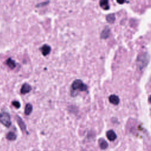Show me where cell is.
Here are the masks:
<instances>
[{
    "instance_id": "2e32d148",
    "label": "cell",
    "mask_w": 151,
    "mask_h": 151,
    "mask_svg": "<svg viewBox=\"0 0 151 151\" xmlns=\"http://www.w3.org/2000/svg\"><path fill=\"white\" fill-rule=\"evenodd\" d=\"M12 104L17 109H19L21 107L20 103L18 102V101H13V102H12Z\"/></svg>"
},
{
    "instance_id": "52a82bcc",
    "label": "cell",
    "mask_w": 151,
    "mask_h": 151,
    "mask_svg": "<svg viewBox=\"0 0 151 151\" xmlns=\"http://www.w3.org/2000/svg\"><path fill=\"white\" fill-rule=\"evenodd\" d=\"M51 51V47H50L49 45L44 44V46H42L41 48V52L44 56H47L48 54H50Z\"/></svg>"
},
{
    "instance_id": "9c48e42d",
    "label": "cell",
    "mask_w": 151,
    "mask_h": 151,
    "mask_svg": "<svg viewBox=\"0 0 151 151\" xmlns=\"http://www.w3.org/2000/svg\"><path fill=\"white\" fill-rule=\"evenodd\" d=\"M106 136L107 139L110 141H114L117 138L116 134L115 132L112 131V130H110V131H108L107 132Z\"/></svg>"
},
{
    "instance_id": "ac0fdd59",
    "label": "cell",
    "mask_w": 151,
    "mask_h": 151,
    "mask_svg": "<svg viewBox=\"0 0 151 151\" xmlns=\"http://www.w3.org/2000/svg\"><path fill=\"white\" fill-rule=\"evenodd\" d=\"M117 2L119 4H123L126 2V0H116Z\"/></svg>"
},
{
    "instance_id": "4fadbf2b",
    "label": "cell",
    "mask_w": 151,
    "mask_h": 151,
    "mask_svg": "<svg viewBox=\"0 0 151 151\" xmlns=\"http://www.w3.org/2000/svg\"><path fill=\"white\" fill-rule=\"evenodd\" d=\"M32 110H33V106L30 103H28L26 104L25 107L24 113L25 115H29L31 113Z\"/></svg>"
},
{
    "instance_id": "277c9868",
    "label": "cell",
    "mask_w": 151,
    "mask_h": 151,
    "mask_svg": "<svg viewBox=\"0 0 151 151\" xmlns=\"http://www.w3.org/2000/svg\"><path fill=\"white\" fill-rule=\"evenodd\" d=\"M110 34V29L108 27H106L100 34V38L102 39H106L109 38Z\"/></svg>"
},
{
    "instance_id": "5bb4252c",
    "label": "cell",
    "mask_w": 151,
    "mask_h": 151,
    "mask_svg": "<svg viewBox=\"0 0 151 151\" xmlns=\"http://www.w3.org/2000/svg\"><path fill=\"white\" fill-rule=\"evenodd\" d=\"M6 64L11 69H14L16 67V64L14 60L11 59H8L6 62Z\"/></svg>"
},
{
    "instance_id": "3957f363",
    "label": "cell",
    "mask_w": 151,
    "mask_h": 151,
    "mask_svg": "<svg viewBox=\"0 0 151 151\" xmlns=\"http://www.w3.org/2000/svg\"><path fill=\"white\" fill-rule=\"evenodd\" d=\"M0 123L7 128H9L11 125L10 115L5 112L0 113Z\"/></svg>"
},
{
    "instance_id": "ba28073f",
    "label": "cell",
    "mask_w": 151,
    "mask_h": 151,
    "mask_svg": "<svg viewBox=\"0 0 151 151\" xmlns=\"http://www.w3.org/2000/svg\"><path fill=\"white\" fill-rule=\"evenodd\" d=\"M109 102L111 103L112 104H114V105H118L120 102L119 98L118 96L115 95V94H112V95L109 96Z\"/></svg>"
},
{
    "instance_id": "6da1fadb",
    "label": "cell",
    "mask_w": 151,
    "mask_h": 151,
    "mask_svg": "<svg viewBox=\"0 0 151 151\" xmlns=\"http://www.w3.org/2000/svg\"><path fill=\"white\" fill-rule=\"evenodd\" d=\"M87 90V86L81 80H76L72 83L71 86V95L75 96L77 94V91H85Z\"/></svg>"
},
{
    "instance_id": "7a4b0ae2",
    "label": "cell",
    "mask_w": 151,
    "mask_h": 151,
    "mask_svg": "<svg viewBox=\"0 0 151 151\" xmlns=\"http://www.w3.org/2000/svg\"><path fill=\"white\" fill-rule=\"evenodd\" d=\"M149 61V57L147 53H143L139 54L137 58L136 64L137 66L140 70H142L147 67Z\"/></svg>"
},
{
    "instance_id": "e0dca14e",
    "label": "cell",
    "mask_w": 151,
    "mask_h": 151,
    "mask_svg": "<svg viewBox=\"0 0 151 151\" xmlns=\"http://www.w3.org/2000/svg\"><path fill=\"white\" fill-rule=\"evenodd\" d=\"M48 4H49V1H46V2H41V3H40V4H37L36 5V7H38V8H40V7H43V6H45V5H47Z\"/></svg>"
},
{
    "instance_id": "d6986e66",
    "label": "cell",
    "mask_w": 151,
    "mask_h": 151,
    "mask_svg": "<svg viewBox=\"0 0 151 151\" xmlns=\"http://www.w3.org/2000/svg\"><path fill=\"white\" fill-rule=\"evenodd\" d=\"M148 100H149V103H151V95L149 96V99H148Z\"/></svg>"
},
{
    "instance_id": "30bf717a",
    "label": "cell",
    "mask_w": 151,
    "mask_h": 151,
    "mask_svg": "<svg viewBox=\"0 0 151 151\" xmlns=\"http://www.w3.org/2000/svg\"><path fill=\"white\" fill-rule=\"evenodd\" d=\"M100 7L104 10H108L110 8L109 4V0H100L99 2Z\"/></svg>"
},
{
    "instance_id": "5b68a950",
    "label": "cell",
    "mask_w": 151,
    "mask_h": 151,
    "mask_svg": "<svg viewBox=\"0 0 151 151\" xmlns=\"http://www.w3.org/2000/svg\"><path fill=\"white\" fill-rule=\"evenodd\" d=\"M17 123H18V124L19 125V126H20L21 130V131L23 132L27 133L26 125H25V123L24 122V121L22 120V119L20 117L18 116H17Z\"/></svg>"
},
{
    "instance_id": "9a60e30c",
    "label": "cell",
    "mask_w": 151,
    "mask_h": 151,
    "mask_svg": "<svg viewBox=\"0 0 151 151\" xmlns=\"http://www.w3.org/2000/svg\"><path fill=\"white\" fill-rule=\"evenodd\" d=\"M116 20L115 16L113 14H109V15H107L106 16V20L110 24H113L115 22Z\"/></svg>"
},
{
    "instance_id": "8992f818",
    "label": "cell",
    "mask_w": 151,
    "mask_h": 151,
    "mask_svg": "<svg viewBox=\"0 0 151 151\" xmlns=\"http://www.w3.org/2000/svg\"><path fill=\"white\" fill-rule=\"evenodd\" d=\"M32 88L30 84H27V83H24L22 85L21 89V93L22 94H25L27 93H28L31 90Z\"/></svg>"
},
{
    "instance_id": "7c38bea8",
    "label": "cell",
    "mask_w": 151,
    "mask_h": 151,
    "mask_svg": "<svg viewBox=\"0 0 151 151\" xmlns=\"http://www.w3.org/2000/svg\"><path fill=\"white\" fill-rule=\"evenodd\" d=\"M6 138L8 141H14L17 139V135H15V133H14L12 132H10L8 133L6 135Z\"/></svg>"
},
{
    "instance_id": "8fae6325",
    "label": "cell",
    "mask_w": 151,
    "mask_h": 151,
    "mask_svg": "<svg viewBox=\"0 0 151 151\" xmlns=\"http://www.w3.org/2000/svg\"><path fill=\"white\" fill-rule=\"evenodd\" d=\"M99 144L102 149H106L108 147V144L104 139H100L99 140Z\"/></svg>"
}]
</instances>
